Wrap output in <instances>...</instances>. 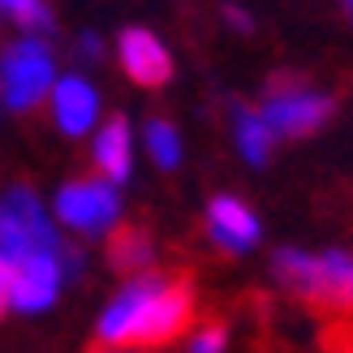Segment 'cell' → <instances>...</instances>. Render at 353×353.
Returning <instances> with one entry per match:
<instances>
[{"label": "cell", "mask_w": 353, "mask_h": 353, "mask_svg": "<svg viewBox=\"0 0 353 353\" xmlns=\"http://www.w3.org/2000/svg\"><path fill=\"white\" fill-rule=\"evenodd\" d=\"M194 293L185 280L138 272L99 314V341L108 349H151L190 327Z\"/></svg>", "instance_id": "6da1fadb"}, {"label": "cell", "mask_w": 353, "mask_h": 353, "mask_svg": "<svg viewBox=\"0 0 353 353\" xmlns=\"http://www.w3.org/2000/svg\"><path fill=\"white\" fill-rule=\"evenodd\" d=\"M276 280L289 293L306 297L319 306H336V310H353V254L345 250H280L272 259Z\"/></svg>", "instance_id": "7a4b0ae2"}, {"label": "cell", "mask_w": 353, "mask_h": 353, "mask_svg": "<svg viewBox=\"0 0 353 353\" xmlns=\"http://www.w3.org/2000/svg\"><path fill=\"white\" fill-rule=\"evenodd\" d=\"M332 112H336L332 95L306 86L297 74H276L268 82V91H263V103H259V117L268 121V130L276 138H306L314 130H323L332 121Z\"/></svg>", "instance_id": "3957f363"}, {"label": "cell", "mask_w": 353, "mask_h": 353, "mask_svg": "<svg viewBox=\"0 0 353 353\" xmlns=\"http://www.w3.org/2000/svg\"><path fill=\"white\" fill-rule=\"evenodd\" d=\"M13 263V276H9V306L22 310V314H39L57 302L61 293V280L69 272H78V254L74 250H26L9 259Z\"/></svg>", "instance_id": "277c9868"}, {"label": "cell", "mask_w": 353, "mask_h": 353, "mask_svg": "<svg viewBox=\"0 0 353 353\" xmlns=\"http://www.w3.org/2000/svg\"><path fill=\"white\" fill-rule=\"evenodd\" d=\"M0 86H5V103L13 112L34 108L48 86H52V52L26 34V39H13L5 48V69H0Z\"/></svg>", "instance_id": "5b68a950"}, {"label": "cell", "mask_w": 353, "mask_h": 353, "mask_svg": "<svg viewBox=\"0 0 353 353\" xmlns=\"http://www.w3.org/2000/svg\"><path fill=\"white\" fill-rule=\"evenodd\" d=\"M117 216H121L117 185H108L103 176H86V181H74L57 194V220L69 224L74 233L99 237L117 224Z\"/></svg>", "instance_id": "8992f818"}, {"label": "cell", "mask_w": 353, "mask_h": 353, "mask_svg": "<svg viewBox=\"0 0 353 353\" xmlns=\"http://www.w3.org/2000/svg\"><path fill=\"white\" fill-rule=\"evenodd\" d=\"M207 233H211V241H216L220 250L245 254V250L259 245L263 228H259V216L241 199H233V194H216V199L207 203Z\"/></svg>", "instance_id": "52a82bcc"}, {"label": "cell", "mask_w": 353, "mask_h": 353, "mask_svg": "<svg viewBox=\"0 0 353 353\" xmlns=\"http://www.w3.org/2000/svg\"><path fill=\"white\" fill-rule=\"evenodd\" d=\"M121 65H125V74L138 82V86H164L168 74H172V61H168V52L164 43L155 39L151 30L143 26H130L125 34H121Z\"/></svg>", "instance_id": "ba28073f"}, {"label": "cell", "mask_w": 353, "mask_h": 353, "mask_svg": "<svg viewBox=\"0 0 353 353\" xmlns=\"http://www.w3.org/2000/svg\"><path fill=\"white\" fill-rule=\"evenodd\" d=\"M52 112H57V125L65 134H86L95 125V117H99V99H95V86L78 78V74H69L61 78L57 86H52Z\"/></svg>", "instance_id": "9c48e42d"}, {"label": "cell", "mask_w": 353, "mask_h": 353, "mask_svg": "<svg viewBox=\"0 0 353 353\" xmlns=\"http://www.w3.org/2000/svg\"><path fill=\"white\" fill-rule=\"evenodd\" d=\"M0 207L9 211V220L26 233V241L34 245V250H52V254H61L65 245H61V237H57V228H52V220H48V211L39 207V199H34L30 190H9L5 199H0Z\"/></svg>", "instance_id": "30bf717a"}, {"label": "cell", "mask_w": 353, "mask_h": 353, "mask_svg": "<svg viewBox=\"0 0 353 353\" xmlns=\"http://www.w3.org/2000/svg\"><path fill=\"white\" fill-rule=\"evenodd\" d=\"M134 164V143H130V121L125 117H108V125L95 138V168L108 185H121L130 176Z\"/></svg>", "instance_id": "8fae6325"}, {"label": "cell", "mask_w": 353, "mask_h": 353, "mask_svg": "<svg viewBox=\"0 0 353 353\" xmlns=\"http://www.w3.org/2000/svg\"><path fill=\"white\" fill-rule=\"evenodd\" d=\"M276 147V134L268 130V121L259 117V108H237V151L245 155V164H268Z\"/></svg>", "instance_id": "7c38bea8"}, {"label": "cell", "mask_w": 353, "mask_h": 353, "mask_svg": "<svg viewBox=\"0 0 353 353\" xmlns=\"http://www.w3.org/2000/svg\"><path fill=\"white\" fill-rule=\"evenodd\" d=\"M151 254H155V245H151V237L143 233V228H117L112 241H108V259H112V268H117V272H130V276L147 272Z\"/></svg>", "instance_id": "4fadbf2b"}, {"label": "cell", "mask_w": 353, "mask_h": 353, "mask_svg": "<svg viewBox=\"0 0 353 353\" xmlns=\"http://www.w3.org/2000/svg\"><path fill=\"white\" fill-rule=\"evenodd\" d=\"M147 151H151V160L160 168L181 164V138H176V130L168 125V121H151L147 125Z\"/></svg>", "instance_id": "5bb4252c"}, {"label": "cell", "mask_w": 353, "mask_h": 353, "mask_svg": "<svg viewBox=\"0 0 353 353\" xmlns=\"http://www.w3.org/2000/svg\"><path fill=\"white\" fill-rule=\"evenodd\" d=\"M9 13H13V22L22 26V30H48L52 26V13L43 0H0Z\"/></svg>", "instance_id": "9a60e30c"}, {"label": "cell", "mask_w": 353, "mask_h": 353, "mask_svg": "<svg viewBox=\"0 0 353 353\" xmlns=\"http://www.w3.org/2000/svg\"><path fill=\"white\" fill-rule=\"evenodd\" d=\"M224 345H228V332L220 323H211L190 341V353H224Z\"/></svg>", "instance_id": "2e32d148"}, {"label": "cell", "mask_w": 353, "mask_h": 353, "mask_svg": "<svg viewBox=\"0 0 353 353\" xmlns=\"http://www.w3.org/2000/svg\"><path fill=\"white\" fill-rule=\"evenodd\" d=\"M9 276H13V263H9L5 250H0V314H5V306H9Z\"/></svg>", "instance_id": "e0dca14e"}, {"label": "cell", "mask_w": 353, "mask_h": 353, "mask_svg": "<svg viewBox=\"0 0 353 353\" xmlns=\"http://www.w3.org/2000/svg\"><path fill=\"white\" fill-rule=\"evenodd\" d=\"M224 17H228V26H237V30H254V17L237 5H224Z\"/></svg>", "instance_id": "ac0fdd59"}, {"label": "cell", "mask_w": 353, "mask_h": 353, "mask_svg": "<svg viewBox=\"0 0 353 353\" xmlns=\"http://www.w3.org/2000/svg\"><path fill=\"white\" fill-rule=\"evenodd\" d=\"M78 57L82 61H99L103 57V43L95 39V34H82V39H78Z\"/></svg>", "instance_id": "d6986e66"}, {"label": "cell", "mask_w": 353, "mask_h": 353, "mask_svg": "<svg viewBox=\"0 0 353 353\" xmlns=\"http://www.w3.org/2000/svg\"><path fill=\"white\" fill-rule=\"evenodd\" d=\"M345 13H349V17H353V0H345Z\"/></svg>", "instance_id": "ffe728a7"}, {"label": "cell", "mask_w": 353, "mask_h": 353, "mask_svg": "<svg viewBox=\"0 0 353 353\" xmlns=\"http://www.w3.org/2000/svg\"><path fill=\"white\" fill-rule=\"evenodd\" d=\"M112 353H121V349H112Z\"/></svg>", "instance_id": "44dd1931"}]
</instances>
